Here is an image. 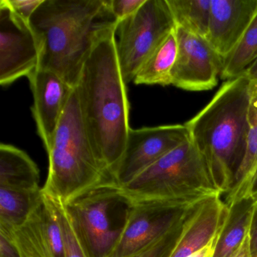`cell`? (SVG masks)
Segmentation results:
<instances>
[{"instance_id":"28","label":"cell","mask_w":257,"mask_h":257,"mask_svg":"<svg viewBox=\"0 0 257 257\" xmlns=\"http://www.w3.org/2000/svg\"><path fill=\"white\" fill-rule=\"evenodd\" d=\"M248 235L251 255L252 257H257V203H255Z\"/></svg>"},{"instance_id":"22","label":"cell","mask_w":257,"mask_h":257,"mask_svg":"<svg viewBox=\"0 0 257 257\" xmlns=\"http://www.w3.org/2000/svg\"><path fill=\"white\" fill-rule=\"evenodd\" d=\"M257 59V15L235 49L224 59L220 79L231 80L242 76Z\"/></svg>"},{"instance_id":"21","label":"cell","mask_w":257,"mask_h":257,"mask_svg":"<svg viewBox=\"0 0 257 257\" xmlns=\"http://www.w3.org/2000/svg\"><path fill=\"white\" fill-rule=\"evenodd\" d=\"M176 27L204 37L208 31L211 0H167Z\"/></svg>"},{"instance_id":"29","label":"cell","mask_w":257,"mask_h":257,"mask_svg":"<svg viewBox=\"0 0 257 257\" xmlns=\"http://www.w3.org/2000/svg\"><path fill=\"white\" fill-rule=\"evenodd\" d=\"M231 257H252L249 249V235H246L239 249Z\"/></svg>"},{"instance_id":"24","label":"cell","mask_w":257,"mask_h":257,"mask_svg":"<svg viewBox=\"0 0 257 257\" xmlns=\"http://www.w3.org/2000/svg\"><path fill=\"white\" fill-rule=\"evenodd\" d=\"M55 199L58 210L60 227L64 240L65 257H87L80 241L75 232L73 224L66 209L65 204L59 200Z\"/></svg>"},{"instance_id":"2","label":"cell","mask_w":257,"mask_h":257,"mask_svg":"<svg viewBox=\"0 0 257 257\" xmlns=\"http://www.w3.org/2000/svg\"><path fill=\"white\" fill-rule=\"evenodd\" d=\"M110 0H43L30 20L40 49L38 68L76 88L85 61L104 33L118 28Z\"/></svg>"},{"instance_id":"14","label":"cell","mask_w":257,"mask_h":257,"mask_svg":"<svg viewBox=\"0 0 257 257\" xmlns=\"http://www.w3.org/2000/svg\"><path fill=\"white\" fill-rule=\"evenodd\" d=\"M257 15V0H211L206 40L223 58L235 49Z\"/></svg>"},{"instance_id":"32","label":"cell","mask_w":257,"mask_h":257,"mask_svg":"<svg viewBox=\"0 0 257 257\" xmlns=\"http://www.w3.org/2000/svg\"><path fill=\"white\" fill-rule=\"evenodd\" d=\"M248 198H252L255 203H257V171L251 182Z\"/></svg>"},{"instance_id":"7","label":"cell","mask_w":257,"mask_h":257,"mask_svg":"<svg viewBox=\"0 0 257 257\" xmlns=\"http://www.w3.org/2000/svg\"><path fill=\"white\" fill-rule=\"evenodd\" d=\"M118 186L109 180L64 203L87 257H110L118 242L121 228H112L109 215L112 204L122 200Z\"/></svg>"},{"instance_id":"20","label":"cell","mask_w":257,"mask_h":257,"mask_svg":"<svg viewBox=\"0 0 257 257\" xmlns=\"http://www.w3.org/2000/svg\"><path fill=\"white\" fill-rule=\"evenodd\" d=\"M42 189L27 192L0 188V227L21 226L41 199Z\"/></svg>"},{"instance_id":"26","label":"cell","mask_w":257,"mask_h":257,"mask_svg":"<svg viewBox=\"0 0 257 257\" xmlns=\"http://www.w3.org/2000/svg\"><path fill=\"white\" fill-rule=\"evenodd\" d=\"M43 2V0H7L15 14L28 23Z\"/></svg>"},{"instance_id":"1","label":"cell","mask_w":257,"mask_h":257,"mask_svg":"<svg viewBox=\"0 0 257 257\" xmlns=\"http://www.w3.org/2000/svg\"><path fill=\"white\" fill-rule=\"evenodd\" d=\"M116 30H109L96 42L76 87L93 148L113 180L131 129L127 85L117 54Z\"/></svg>"},{"instance_id":"10","label":"cell","mask_w":257,"mask_h":257,"mask_svg":"<svg viewBox=\"0 0 257 257\" xmlns=\"http://www.w3.org/2000/svg\"><path fill=\"white\" fill-rule=\"evenodd\" d=\"M177 53L171 72V85L190 91H207L216 86L223 58L206 38L176 27Z\"/></svg>"},{"instance_id":"17","label":"cell","mask_w":257,"mask_h":257,"mask_svg":"<svg viewBox=\"0 0 257 257\" xmlns=\"http://www.w3.org/2000/svg\"><path fill=\"white\" fill-rule=\"evenodd\" d=\"M255 203L245 198L228 207V214L218 233L212 257H231L249 233Z\"/></svg>"},{"instance_id":"27","label":"cell","mask_w":257,"mask_h":257,"mask_svg":"<svg viewBox=\"0 0 257 257\" xmlns=\"http://www.w3.org/2000/svg\"><path fill=\"white\" fill-rule=\"evenodd\" d=\"M0 257H20L14 243L2 233H0Z\"/></svg>"},{"instance_id":"31","label":"cell","mask_w":257,"mask_h":257,"mask_svg":"<svg viewBox=\"0 0 257 257\" xmlns=\"http://www.w3.org/2000/svg\"><path fill=\"white\" fill-rule=\"evenodd\" d=\"M243 75L250 80H257V59L245 70Z\"/></svg>"},{"instance_id":"9","label":"cell","mask_w":257,"mask_h":257,"mask_svg":"<svg viewBox=\"0 0 257 257\" xmlns=\"http://www.w3.org/2000/svg\"><path fill=\"white\" fill-rule=\"evenodd\" d=\"M40 61L37 37L30 24L15 14L7 0L0 1V85L8 86L28 77Z\"/></svg>"},{"instance_id":"5","label":"cell","mask_w":257,"mask_h":257,"mask_svg":"<svg viewBox=\"0 0 257 257\" xmlns=\"http://www.w3.org/2000/svg\"><path fill=\"white\" fill-rule=\"evenodd\" d=\"M118 189L126 204L159 201L192 207L222 194L190 138Z\"/></svg>"},{"instance_id":"23","label":"cell","mask_w":257,"mask_h":257,"mask_svg":"<svg viewBox=\"0 0 257 257\" xmlns=\"http://www.w3.org/2000/svg\"><path fill=\"white\" fill-rule=\"evenodd\" d=\"M186 218L181 223L165 235L152 242L145 247L124 257H171L181 235Z\"/></svg>"},{"instance_id":"18","label":"cell","mask_w":257,"mask_h":257,"mask_svg":"<svg viewBox=\"0 0 257 257\" xmlns=\"http://www.w3.org/2000/svg\"><path fill=\"white\" fill-rule=\"evenodd\" d=\"M249 132L244 157L236 172L225 203L228 207L248 198L251 182L257 171V98L251 96L249 110Z\"/></svg>"},{"instance_id":"4","label":"cell","mask_w":257,"mask_h":257,"mask_svg":"<svg viewBox=\"0 0 257 257\" xmlns=\"http://www.w3.org/2000/svg\"><path fill=\"white\" fill-rule=\"evenodd\" d=\"M46 152L49 172L42 191L64 204L105 182L114 181L93 148L76 88Z\"/></svg>"},{"instance_id":"15","label":"cell","mask_w":257,"mask_h":257,"mask_svg":"<svg viewBox=\"0 0 257 257\" xmlns=\"http://www.w3.org/2000/svg\"><path fill=\"white\" fill-rule=\"evenodd\" d=\"M221 195L209 197L189 209L171 257H189L216 239L228 212Z\"/></svg>"},{"instance_id":"25","label":"cell","mask_w":257,"mask_h":257,"mask_svg":"<svg viewBox=\"0 0 257 257\" xmlns=\"http://www.w3.org/2000/svg\"><path fill=\"white\" fill-rule=\"evenodd\" d=\"M146 0H110L111 12L118 23L135 14Z\"/></svg>"},{"instance_id":"3","label":"cell","mask_w":257,"mask_h":257,"mask_svg":"<svg viewBox=\"0 0 257 257\" xmlns=\"http://www.w3.org/2000/svg\"><path fill=\"white\" fill-rule=\"evenodd\" d=\"M249 82L244 75L224 82L208 104L184 124L222 194L231 189L246 151Z\"/></svg>"},{"instance_id":"11","label":"cell","mask_w":257,"mask_h":257,"mask_svg":"<svg viewBox=\"0 0 257 257\" xmlns=\"http://www.w3.org/2000/svg\"><path fill=\"white\" fill-rule=\"evenodd\" d=\"M189 139L185 124L131 128L114 180L122 186Z\"/></svg>"},{"instance_id":"16","label":"cell","mask_w":257,"mask_h":257,"mask_svg":"<svg viewBox=\"0 0 257 257\" xmlns=\"http://www.w3.org/2000/svg\"><path fill=\"white\" fill-rule=\"evenodd\" d=\"M40 170L23 150L10 144H0V188L34 192L40 187Z\"/></svg>"},{"instance_id":"6","label":"cell","mask_w":257,"mask_h":257,"mask_svg":"<svg viewBox=\"0 0 257 257\" xmlns=\"http://www.w3.org/2000/svg\"><path fill=\"white\" fill-rule=\"evenodd\" d=\"M175 28L167 0H146L135 14L119 22L116 49L126 85Z\"/></svg>"},{"instance_id":"8","label":"cell","mask_w":257,"mask_h":257,"mask_svg":"<svg viewBox=\"0 0 257 257\" xmlns=\"http://www.w3.org/2000/svg\"><path fill=\"white\" fill-rule=\"evenodd\" d=\"M126 205L119 237L110 257L126 256L145 247L181 223L192 207L181 203L159 201Z\"/></svg>"},{"instance_id":"12","label":"cell","mask_w":257,"mask_h":257,"mask_svg":"<svg viewBox=\"0 0 257 257\" xmlns=\"http://www.w3.org/2000/svg\"><path fill=\"white\" fill-rule=\"evenodd\" d=\"M43 192L26 221L17 228L0 227L20 257H65L64 240L55 199Z\"/></svg>"},{"instance_id":"30","label":"cell","mask_w":257,"mask_h":257,"mask_svg":"<svg viewBox=\"0 0 257 257\" xmlns=\"http://www.w3.org/2000/svg\"><path fill=\"white\" fill-rule=\"evenodd\" d=\"M215 240L210 242L207 246L201 249V250L194 253L193 255H190L189 257H212L213 255V246H214Z\"/></svg>"},{"instance_id":"19","label":"cell","mask_w":257,"mask_h":257,"mask_svg":"<svg viewBox=\"0 0 257 257\" xmlns=\"http://www.w3.org/2000/svg\"><path fill=\"white\" fill-rule=\"evenodd\" d=\"M177 53V37L174 30L146 60L133 82L136 85H171V72Z\"/></svg>"},{"instance_id":"13","label":"cell","mask_w":257,"mask_h":257,"mask_svg":"<svg viewBox=\"0 0 257 257\" xmlns=\"http://www.w3.org/2000/svg\"><path fill=\"white\" fill-rule=\"evenodd\" d=\"M33 96L32 112L37 132L49 150L73 88L49 70L37 68L28 76Z\"/></svg>"}]
</instances>
